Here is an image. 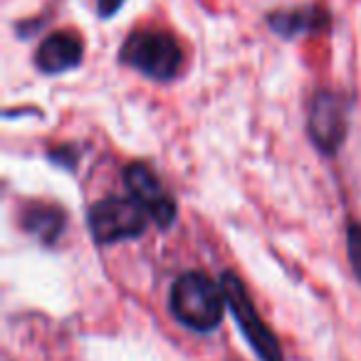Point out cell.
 <instances>
[{"mask_svg": "<svg viewBox=\"0 0 361 361\" xmlns=\"http://www.w3.org/2000/svg\"><path fill=\"white\" fill-rule=\"evenodd\" d=\"M226 292L203 272H186L171 287V312L193 331H213L223 322Z\"/></svg>", "mask_w": 361, "mask_h": 361, "instance_id": "obj_1", "label": "cell"}, {"mask_svg": "<svg viewBox=\"0 0 361 361\" xmlns=\"http://www.w3.org/2000/svg\"><path fill=\"white\" fill-rule=\"evenodd\" d=\"M119 60L149 80L169 82L178 75L183 57H180L178 42L171 35L144 30L126 37V42L119 50Z\"/></svg>", "mask_w": 361, "mask_h": 361, "instance_id": "obj_2", "label": "cell"}, {"mask_svg": "<svg viewBox=\"0 0 361 361\" xmlns=\"http://www.w3.org/2000/svg\"><path fill=\"white\" fill-rule=\"evenodd\" d=\"M87 223H90L92 238L99 245H114V243L139 238L146 231L149 213L131 196H109L90 208Z\"/></svg>", "mask_w": 361, "mask_h": 361, "instance_id": "obj_3", "label": "cell"}, {"mask_svg": "<svg viewBox=\"0 0 361 361\" xmlns=\"http://www.w3.org/2000/svg\"><path fill=\"white\" fill-rule=\"evenodd\" d=\"M221 287H223V292H226L228 307H231L233 314H235V322L240 324L243 334L250 341L252 349L257 351V356H260L262 361H285L282 359L280 341H277V336L270 331V326L262 322V317L257 314L245 285H243L233 272H226V275L221 277Z\"/></svg>", "mask_w": 361, "mask_h": 361, "instance_id": "obj_4", "label": "cell"}, {"mask_svg": "<svg viewBox=\"0 0 361 361\" xmlns=\"http://www.w3.org/2000/svg\"><path fill=\"white\" fill-rule=\"evenodd\" d=\"M124 183L129 196L149 213V218L159 228H171L176 223V203L161 186L159 176L146 164H131L124 171Z\"/></svg>", "mask_w": 361, "mask_h": 361, "instance_id": "obj_5", "label": "cell"}, {"mask_svg": "<svg viewBox=\"0 0 361 361\" xmlns=\"http://www.w3.org/2000/svg\"><path fill=\"white\" fill-rule=\"evenodd\" d=\"M346 104L336 94L319 92L310 106V136L322 154L331 156L339 151L346 136Z\"/></svg>", "mask_w": 361, "mask_h": 361, "instance_id": "obj_6", "label": "cell"}, {"mask_svg": "<svg viewBox=\"0 0 361 361\" xmlns=\"http://www.w3.org/2000/svg\"><path fill=\"white\" fill-rule=\"evenodd\" d=\"M82 40H77L75 35L67 32H57V35L45 37L40 47H37L35 65L45 75H62V72L75 70L82 62Z\"/></svg>", "mask_w": 361, "mask_h": 361, "instance_id": "obj_7", "label": "cell"}, {"mask_svg": "<svg viewBox=\"0 0 361 361\" xmlns=\"http://www.w3.org/2000/svg\"><path fill=\"white\" fill-rule=\"evenodd\" d=\"M270 27L275 32H280L282 37L292 40L297 35H305V32H319L329 27V13L322 11V8H297L290 13H272L270 16Z\"/></svg>", "mask_w": 361, "mask_h": 361, "instance_id": "obj_8", "label": "cell"}, {"mask_svg": "<svg viewBox=\"0 0 361 361\" xmlns=\"http://www.w3.org/2000/svg\"><path fill=\"white\" fill-rule=\"evenodd\" d=\"M62 226H65V216H62L60 211H55V208H45V206L30 211L25 218L27 231L35 233V235L45 243L55 240V238L62 233Z\"/></svg>", "mask_w": 361, "mask_h": 361, "instance_id": "obj_9", "label": "cell"}, {"mask_svg": "<svg viewBox=\"0 0 361 361\" xmlns=\"http://www.w3.org/2000/svg\"><path fill=\"white\" fill-rule=\"evenodd\" d=\"M346 250H349L351 270L361 280V223L351 221L346 228Z\"/></svg>", "mask_w": 361, "mask_h": 361, "instance_id": "obj_10", "label": "cell"}, {"mask_svg": "<svg viewBox=\"0 0 361 361\" xmlns=\"http://www.w3.org/2000/svg\"><path fill=\"white\" fill-rule=\"evenodd\" d=\"M121 6H124V0H97V11L102 18H111Z\"/></svg>", "mask_w": 361, "mask_h": 361, "instance_id": "obj_11", "label": "cell"}]
</instances>
